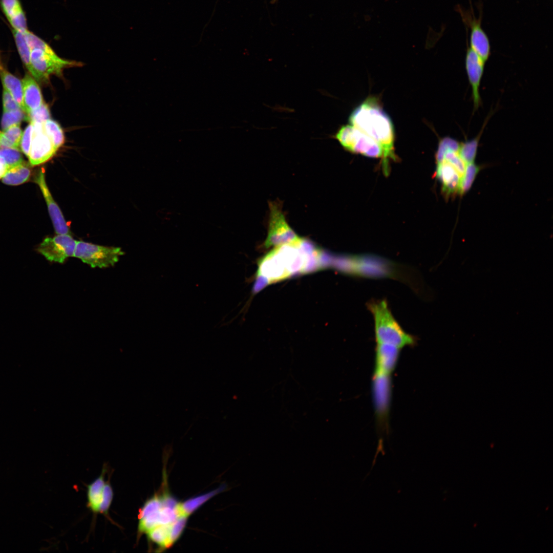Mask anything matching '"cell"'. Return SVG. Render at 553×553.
I'll return each mask as SVG.
<instances>
[{
    "label": "cell",
    "instance_id": "cell-13",
    "mask_svg": "<svg viewBox=\"0 0 553 553\" xmlns=\"http://www.w3.org/2000/svg\"><path fill=\"white\" fill-rule=\"evenodd\" d=\"M435 176L441 184L444 196L449 198L459 194L461 176L455 168L448 161L442 159L436 161Z\"/></svg>",
    "mask_w": 553,
    "mask_h": 553
},
{
    "label": "cell",
    "instance_id": "cell-28",
    "mask_svg": "<svg viewBox=\"0 0 553 553\" xmlns=\"http://www.w3.org/2000/svg\"><path fill=\"white\" fill-rule=\"evenodd\" d=\"M187 517L185 516H180L172 522L167 543V548L172 546L181 535L186 525Z\"/></svg>",
    "mask_w": 553,
    "mask_h": 553
},
{
    "label": "cell",
    "instance_id": "cell-1",
    "mask_svg": "<svg viewBox=\"0 0 553 553\" xmlns=\"http://www.w3.org/2000/svg\"><path fill=\"white\" fill-rule=\"evenodd\" d=\"M349 121L380 145L383 152L382 168L385 174L388 173L390 160L396 159L394 130L391 119L377 98H367L352 111Z\"/></svg>",
    "mask_w": 553,
    "mask_h": 553
},
{
    "label": "cell",
    "instance_id": "cell-23",
    "mask_svg": "<svg viewBox=\"0 0 553 553\" xmlns=\"http://www.w3.org/2000/svg\"><path fill=\"white\" fill-rule=\"evenodd\" d=\"M172 523L159 525L149 530L146 533L148 539L159 545L161 548H167Z\"/></svg>",
    "mask_w": 553,
    "mask_h": 553
},
{
    "label": "cell",
    "instance_id": "cell-33",
    "mask_svg": "<svg viewBox=\"0 0 553 553\" xmlns=\"http://www.w3.org/2000/svg\"><path fill=\"white\" fill-rule=\"evenodd\" d=\"M269 283L268 280L265 276L257 274L256 280L252 290V293L254 294L258 292Z\"/></svg>",
    "mask_w": 553,
    "mask_h": 553
},
{
    "label": "cell",
    "instance_id": "cell-5",
    "mask_svg": "<svg viewBox=\"0 0 553 553\" xmlns=\"http://www.w3.org/2000/svg\"><path fill=\"white\" fill-rule=\"evenodd\" d=\"M124 252L121 248L105 246L83 241H77L74 257L92 268L113 266Z\"/></svg>",
    "mask_w": 553,
    "mask_h": 553
},
{
    "label": "cell",
    "instance_id": "cell-24",
    "mask_svg": "<svg viewBox=\"0 0 553 553\" xmlns=\"http://www.w3.org/2000/svg\"><path fill=\"white\" fill-rule=\"evenodd\" d=\"M12 33L20 58L26 68L33 76L34 71L30 61V49L26 42L23 33L21 31L13 30H12Z\"/></svg>",
    "mask_w": 553,
    "mask_h": 553
},
{
    "label": "cell",
    "instance_id": "cell-16",
    "mask_svg": "<svg viewBox=\"0 0 553 553\" xmlns=\"http://www.w3.org/2000/svg\"><path fill=\"white\" fill-rule=\"evenodd\" d=\"M24 103L26 114L35 110L43 103L40 89L35 79L29 74H26L22 80Z\"/></svg>",
    "mask_w": 553,
    "mask_h": 553
},
{
    "label": "cell",
    "instance_id": "cell-17",
    "mask_svg": "<svg viewBox=\"0 0 553 553\" xmlns=\"http://www.w3.org/2000/svg\"><path fill=\"white\" fill-rule=\"evenodd\" d=\"M0 76L4 89L9 92L21 110L26 113L22 82L3 68L0 69Z\"/></svg>",
    "mask_w": 553,
    "mask_h": 553
},
{
    "label": "cell",
    "instance_id": "cell-7",
    "mask_svg": "<svg viewBox=\"0 0 553 553\" xmlns=\"http://www.w3.org/2000/svg\"><path fill=\"white\" fill-rule=\"evenodd\" d=\"M76 242L70 234H57L54 237L45 238L37 248V251L51 262L63 263L66 259L74 256Z\"/></svg>",
    "mask_w": 553,
    "mask_h": 553
},
{
    "label": "cell",
    "instance_id": "cell-11",
    "mask_svg": "<svg viewBox=\"0 0 553 553\" xmlns=\"http://www.w3.org/2000/svg\"><path fill=\"white\" fill-rule=\"evenodd\" d=\"M466 45L465 68L471 88L473 111L475 112L478 110L482 104L480 87L486 62L470 47L467 39L466 40Z\"/></svg>",
    "mask_w": 553,
    "mask_h": 553
},
{
    "label": "cell",
    "instance_id": "cell-10",
    "mask_svg": "<svg viewBox=\"0 0 553 553\" xmlns=\"http://www.w3.org/2000/svg\"><path fill=\"white\" fill-rule=\"evenodd\" d=\"M44 122H30L33 126V135L28 158L33 166L46 162L57 151L44 130Z\"/></svg>",
    "mask_w": 553,
    "mask_h": 553
},
{
    "label": "cell",
    "instance_id": "cell-4",
    "mask_svg": "<svg viewBox=\"0 0 553 553\" xmlns=\"http://www.w3.org/2000/svg\"><path fill=\"white\" fill-rule=\"evenodd\" d=\"M335 138L349 152L369 157H382L380 145L351 124L342 126L336 133Z\"/></svg>",
    "mask_w": 553,
    "mask_h": 553
},
{
    "label": "cell",
    "instance_id": "cell-32",
    "mask_svg": "<svg viewBox=\"0 0 553 553\" xmlns=\"http://www.w3.org/2000/svg\"><path fill=\"white\" fill-rule=\"evenodd\" d=\"M3 102L4 112L21 109L13 97L5 89L3 91Z\"/></svg>",
    "mask_w": 553,
    "mask_h": 553
},
{
    "label": "cell",
    "instance_id": "cell-35",
    "mask_svg": "<svg viewBox=\"0 0 553 553\" xmlns=\"http://www.w3.org/2000/svg\"><path fill=\"white\" fill-rule=\"evenodd\" d=\"M2 68H3V67H2V66L1 64V62H0V69H1Z\"/></svg>",
    "mask_w": 553,
    "mask_h": 553
},
{
    "label": "cell",
    "instance_id": "cell-18",
    "mask_svg": "<svg viewBox=\"0 0 553 553\" xmlns=\"http://www.w3.org/2000/svg\"><path fill=\"white\" fill-rule=\"evenodd\" d=\"M105 470L103 469L100 475L87 487L88 506L94 513H99L104 482Z\"/></svg>",
    "mask_w": 553,
    "mask_h": 553
},
{
    "label": "cell",
    "instance_id": "cell-19",
    "mask_svg": "<svg viewBox=\"0 0 553 553\" xmlns=\"http://www.w3.org/2000/svg\"><path fill=\"white\" fill-rule=\"evenodd\" d=\"M224 488L225 486H222L211 492L193 497L183 503H178L177 509L179 516H185L188 517L206 501L219 493L223 491Z\"/></svg>",
    "mask_w": 553,
    "mask_h": 553
},
{
    "label": "cell",
    "instance_id": "cell-3",
    "mask_svg": "<svg viewBox=\"0 0 553 553\" xmlns=\"http://www.w3.org/2000/svg\"><path fill=\"white\" fill-rule=\"evenodd\" d=\"M368 308L374 321L376 344L394 345L399 348L413 346L415 337L406 332L394 318L386 300H372Z\"/></svg>",
    "mask_w": 553,
    "mask_h": 553
},
{
    "label": "cell",
    "instance_id": "cell-9",
    "mask_svg": "<svg viewBox=\"0 0 553 553\" xmlns=\"http://www.w3.org/2000/svg\"><path fill=\"white\" fill-rule=\"evenodd\" d=\"M392 391L391 375L374 372L372 393L377 418L384 424L388 417Z\"/></svg>",
    "mask_w": 553,
    "mask_h": 553
},
{
    "label": "cell",
    "instance_id": "cell-8",
    "mask_svg": "<svg viewBox=\"0 0 553 553\" xmlns=\"http://www.w3.org/2000/svg\"><path fill=\"white\" fill-rule=\"evenodd\" d=\"M458 9L464 24L471 29L470 47L486 62L491 54V47L489 38L481 27V16L477 18L471 10H464L459 7Z\"/></svg>",
    "mask_w": 553,
    "mask_h": 553
},
{
    "label": "cell",
    "instance_id": "cell-2",
    "mask_svg": "<svg viewBox=\"0 0 553 553\" xmlns=\"http://www.w3.org/2000/svg\"><path fill=\"white\" fill-rule=\"evenodd\" d=\"M21 32L30 49L33 76L39 82H47L51 75H60L65 68L79 66L78 62L58 57L47 42L28 29Z\"/></svg>",
    "mask_w": 553,
    "mask_h": 553
},
{
    "label": "cell",
    "instance_id": "cell-15",
    "mask_svg": "<svg viewBox=\"0 0 553 553\" xmlns=\"http://www.w3.org/2000/svg\"><path fill=\"white\" fill-rule=\"evenodd\" d=\"M1 8L12 30L28 29L27 18L19 0H0Z\"/></svg>",
    "mask_w": 553,
    "mask_h": 553
},
{
    "label": "cell",
    "instance_id": "cell-25",
    "mask_svg": "<svg viewBox=\"0 0 553 553\" xmlns=\"http://www.w3.org/2000/svg\"><path fill=\"white\" fill-rule=\"evenodd\" d=\"M483 167L474 162L466 164L465 170L461 179L459 194L462 196L471 188L476 176Z\"/></svg>",
    "mask_w": 553,
    "mask_h": 553
},
{
    "label": "cell",
    "instance_id": "cell-30",
    "mask_svg": "<svg viewBox=\"0 0 553 553\" xmlns=\"http://www.w3.org/2000/svg\"><path fill=\"white\" fill-rule=\"evenodd\" d=\"M113 497V491L109 482L105 483L103 487L101 501L99 513L107 515Z\"/></svg>",
    "mask_w": 553,
    "mask_h": 553
},
{
    "label": "cell",
    "instance_id": "cell-12",
    "mask_svg": "<svg viewBox=\"0 0 553 553\" xmlns=\"http://www.w3.org/2000/svg\"><path fill=\"white\" fill-rule=\"evenodd\" d=\"M37 184L46 201L49 213L57 234H70L71 231L60 208L55 202L47 185L45 172L40 169L35 177Z\"/></svg>",
    "mask_w": 553,
    "mask_h": 553
},
{
    "label": "cell",
    "instance_id": "cell-21",
    "mask_svg": "<svg viewBox=\"0 0 553 553\" xmlns=\"http://www.w3.org/2000/svg\"><path fill=\"white\" fill-rule=\"evenodd\" d=\"M29 166L22 162L9 168L2 178V182L8 185H17L26 182L30 175Z\"/></svg>",
    "mask_w": 553,
    "mask_h": 553
},
{
    "label": "cell",
    "instance_id": "cell-34",
    "mask_svg": "<svg viewBox=\"0 0 553 553\" xmlns=\"http://www.w3.org/2000/svg\"><path fill=\"white\" fill-rule=\"evenodd\" d=\"M9 169L6 159L0 151V178H3Z\"/></svg>",
    "mask_w": 553,
    "mask_h": 553
},
{
    "label": "cell",
    "instance_id": "cell-6",
    "mask_svg": "<svg viewBox=\"0 0 553 553\" xmlns=\"http://www.w3.org/2000/svg\"><path fill=\"white\" fill-rule=\"evenodd\" d=\"M270 217L268 235L264 243L266 247L292 244L300 238L287 222L279 203L269 204Z\"/></svg>",
    "mask_w": 553,
    "mask_h": 553
},
{
    "label": "cell",
    "instance_id": "cell-27",
    "mask_svg": "<svg viewBox=\"0 0 553 553\" xmlns=\"http://www.w3.org/2000/svg\"><path fill=\"white\" fill-rule=\"evenodd\" d=\"M23 120H27V117L21 109L4 112L1 121L2 128L4 131L13 125L20 123Z\"/></svg>",
    "mask_w": 553,
    "mask_h": 553
},
{
    "label": "cell",
    "instance_id": "cell-22",
    "mask_svg": "<svg viewBox=\"0 0 553 553\" xmlns=\"http://www.w3.org/2000/svg\"><path fill=\"white\" fill-rule=\"evenodd\" d=\"M23 132L20 123L13 125L0 133V148L19 150Z\"/></svg>",
    "mask_w": 553,
    "mask_h": 553
},
{
    "label": "cell",
    "instance_id": "cell-26",
    "mask_svg": "<svg viewBox=\"0 0 553 553\" xmlns=\"http://www.w3.org/2000/svg\"><path fill=\"white\" fill-rule=\"evenodd\" d=\"M44 127L58 150L65 141L64 134L60 126L54 120L49 119L44 122Z\"/></svg>",
    "mask_w": 553,
    "mask_h": 553
},
{
    "label": "cell",
    "instance_id": "cell-14",
    "mask_svg": "<svg viewBox=\"0 0 553 553\" xmlns=\"http://www.w3.org/2000/svg\"><path fill=\"white\" fill-rule=\"evenodd\" d=\"M376 344L374 372L391 375L397 364L400 348L390 344Z\"/></svg>",
    "mask_w": 553,
    "mask_h": 553
},
{
    "label": "cell",
    "instance_id": "cell-20",
    "mask_svg": "<svg viewBox=\"0 0 553 553\" xmlns=\"http://www.w3.org/2000/svg\"><path fill=\"white\" fill-rule=\"evenodd\" d=\"M492 113L485 119L480 132L475 138L460 142L459 153L466 164L475 162L480 137Z\"/></svg>",
    "mask_w": 553,
    "mask_h": 553
},
{
    "label": "cell",
    "instance_id": "cell-31",
    "mask_svg": "<svg viewBox=\"0 0 553 553\" xmlns=\"http://www.w3.org/2000/svg\"><path fill=\"white\" fill-rule=\"evenodd\" d=\"M33 135V126L30 123L23 133L20 147L22 152L28 157L31 148Z\"/></svg>",
    "mask_w": 553,
    "mask_h": 553
},
{
    "label": "cell",
    "instance_id": "cell-29",
    "mask_svg": "<svg viewBox=\"0 0 553 553\" xmlns=\"http://www.w3.org/2000/svg\"><path fill=\"white\" fill-rule=\"evenodd\" d=\"M27 120L30 122H44L50 119V113L48 105L44 102L30 112L27 115Z\"/></svg>",
    "mask_w": 553,
    "mask_h": 553
}]
</instances>
